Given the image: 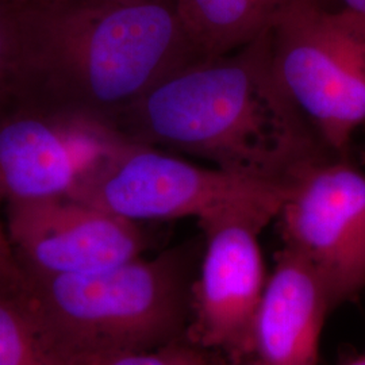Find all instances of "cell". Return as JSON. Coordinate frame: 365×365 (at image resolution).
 <instances>
[{"label": "cell", "mask_w": 365, "mask_h": 365, "mask_svg": "<svg viewBox=\"0 0 365 365\" xmlns=\"http://www.w3.org/2000/svg\"><path fill=\"white\" fill-rule=\"evenodd\" d=\"M25 283L6 223L0 221V292H22Z\"/></svg>", "instance_id": "9a60e30c"}, {"label": "cell", "mask_w": 365, "mask_h": 365, "mask_svg": "<svg viewBox=\"0 0 365 365\" xmlns=\"http://www.w3.org/2000/svg\"><path fill=\"white\" fill-rule=\"evenodd\" d=\"M333 310L313 268L289 249H282L256 314L255 357L260 365H318L322 330Z\"/></svg>", "instance_id": "30bf717a"}, {"label": "cell", "mask_w": 365, "mask_h": 365, "mask_svg": "<svg viewBox=\"0 0 365 365\" xmlns=\"http://www.w3.org/2000/svg\"><path fill=\"white\" fill-rule=\"evenodd\" d=\"M206 352L182 339L152 351L92 356L68 365H211Z\"/></svg>", "instance_id": "5bb4252c"}, {"label": "cell", "mask_w": 365, "mask_h": 365, "mask_svg": "<svg viewBox=\"0 0 365 365\" xmlns=\"http://www.w3.org/2000/svg\"><path fill=\"white\" fill-rule=\"evenodd\" d=\"M235 365H242V364H235Z\"/></svg>", "instance_id": "d6986e66"}, {"label": "cell", "mask_w": 365, "mask_h": 365, "mask_svg": "<svg viewBox=\"0 0 365 365\" xmlns=\"http://www.w3.org/2000/svg\"><path fill=\"white\" fill-rule=\"evenodd\" d=\"M25 280L30 310L64 365L185 339L192 283L180 249L101 272Z\"/></svg>", "instance_id": "3957f363"}, {"label": "cell", "mask_w": 365, "mask_h": 365, "mask_svg": "<svg viewBox=\"0 0 365 365\" xmlns=\"http://www.w3.org/2000/svg\"><path fill=\"white\" fill-rule=\"evenodd\" d=\"M288 185L205 168L150 145L125 140L69 197L129 221L240 217L262 227L277 218Z\"/></svg>", "instance_id": "277c9868"}, {"label": "cell", "mask_w": 365, "mask_h": 365, "mask_svg": "<svg viewBox=\"0 0 365 365\" xmlns=\"http://www.w3.org/2000/svg\"><path fill=\"white\" fill-rule=\"evenodd\" d=\"M199 227L205 253L191 287L185 339L241 364L255 357V319L268 279L259 244L264 227L240 217L212 220Z\"/></svg>", "instance_id": "ba28073f"}, {"label": "cell", "mask_w": 365, "mask_h": 365, "mask_svg": "<svg viewBox=\"0 0 365 365\" xmlns=\"http://www.w3.org/2000/svg\"><path fill=\"white\" fill-rule=\"evenodd\" d=\"M283 248L306 261L333 309L365 289V172L346 157H327L300 170L276 218Z\"/></svg>", "instance_id": "8992f818"}, {"label": "cell", "mask_w": 365, "mask_h": 365, "mask_svg": "<svg viewBox=\"0 0 365 365\" xmlns=\"http://www.w3.org/2000/svg\"><path fill=\"white\" fill-rule=\"evenodd\" d=\"M200 57H215L274 30L291 10L307 1L331 0H173Z\"/></svg>", "instance_id": "8fae6325"}, {"label": "cell", "mask_w": 365, "mask_h": 365, "mask_svg": "<svg viewBox=\"0 0 365 365\" xmlns=\"http://www.w3.org/2000/svg\"><path fill=\"white\" fill-rule=\"evenodd\" d=\"M339 9H344L365 21V0H336Z\"/></svg>", "instance_id": "2e32d148"}, {"label": "cell", "mask_w": 365, "mask_h": 365, "mask_svg": "<svg viewBox=\"0 0 365 365\" xmlns=\"http://www.w3.org/2000/svg\"><path fill=\"white\" fill-rule=\"evenodd\" d=\"M197 58L173 0H27L21 106L114 126L146 92Z\"/></svg>", "instance_id": "7a4b0ae2"}, {"label": "cell", "mask_w": 365, "mask_h": 365, "mask_svg": "<svg viewBox=\"0 0 365 365\" xmlns=\"http://www.w3.org/2000/svg\"><path fill=\"white\" fill-rule=\"evenodd\" d=\"M6 227L25 279L101 272L148 247L140 223L69 196L7 203Z\"/></svg>", "instance_id": "9c48e42d"}, {"label": "cell", "mask_w": 365, "mask_h": 365, "mask_svg": "<svg viewBox=\"0 0 365 365\" xmlns=\"http://www.w3.org/2000/svg\"><path fill=\"white\" fill-rule=\"evenodd\" d=\"M274 73L336 156L365 123V21L324 1L303 3L271 31Z\"/></svg>", "instance_id": "5b68a950"}, {"label": "cell", "mask_w": 365, "mask_h": 365, "mask_svg": "<svg viewBox=\"0 0 365 365\" xmlns=\"http://www.w3.org/2000/svg\"><path fill=\"white\" fill-rule=\"evenodd\" d=\"M27 0H0V118L22 102V15Z\"/></svg>", "instance_id": "4fadbf2b"}, {"label": "cell", "mask_w": 365, "mask_h": 365, "mask_svg": "<svg viewBox=\"0 0 365 365\" xmlns=\"http://www.w3.org/2000/svg\"><path fill=\"white\" fill-rule=\"evenodd\" d=\"M0 365H64L43 339L24 292H0Z\"/></svg>", "instance_id": "7c38bea8"}, {"label": "cell", "mask_w": 365, "mask_h": 365, "mask_svg": "<svg viewBox=\"0 0 365 365\" xmlns=\"http://www.w3.org/2000/svg\"><path fill=\"white\" fill-rule=\"evenodd\" d=\"M125 140L95 118L19 106L0 118V200L69 196Z\"/></svg>", "instance_id": "52a82bcc"}, {"label": "cell", "mask_w": 365, "mask_h": 365, "mask_svg": "<svg viewBox=\"0 0 365 365\" xmlns=\"http://www.w3.org/2000/svg\"><path fill=\"white\" fill-rule=\"evenodd\" d=\"M114 126L131 141L282 185L334 155L279 83L271 31L235 52L197 58L175 71Z\"/></svg>", "instance_id": "6da1fadb"}, {"label": "cell", "mask_w": 365, "mask_h": 365, "mask_svg": "<svg viewBox=\"0 0 365 365\" xmlns=\"http://www.w3.org/2000/svg\"><path fill=\"white\" fill-rule=\"evenodd\" d=\"M118 1H141V0H118Z\"/></svg>", "instance_id": "ac0fdd59"}, {"label": "cell", "mask_w": 365, "mask_h": 365, "mask_svg": "<svg viewBox=\"0 0 365 365\" xmlns=\"http://www.w3.org/2000/svg\"><path fill=\"white\" fill-rule=\"evenodd\" d=\"M341 365H365V353L352 357V359H349L348 361H345L344 364Z\"/></svg>", "instance_id": "e0dca14e"}]
</instances>
